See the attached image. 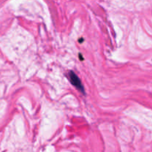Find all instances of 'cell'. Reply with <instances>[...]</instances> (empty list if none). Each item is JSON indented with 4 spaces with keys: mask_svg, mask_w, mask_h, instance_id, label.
Returning a JSON list of instances; mask_svg holds the SVG:
<instances>
[{
    "mask_svg": "<svg viewBox=\"0 0 152 152\" xmlns=\"http://www.w3.org/2000/svg\"><path fill=\"white\" fill-rule=\"evenodd\" d=\"M69 78L70 81H71L72 84L76 87V88L79 90L81 92L84 93V87H83L82 84H81V80L79 79L77 75L72 71H70L69 73Z\"/></svg>",
    "mask_w": 152,
    "mask_h": 152,
    "instance_id": "cell-1",
    "label": "cell"
}]
</instances>
